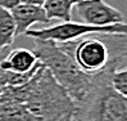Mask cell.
Here are the masks:
<instances>
[{
  "instance_id": "cell-15",
  "label": "cell",
  "mask_w": 127,
  "mask_h": 121,
  "mask_svg": "<svg viewBox=\"0 0 127 121\" xmlns=\"http://www.w3.org/2000/svg\"><path fill=\"white\" fill-rule=\"evenodd\" d=\"M71 1H72V3L74 4V5H76L77 3H80V1H82V0H71Z\"/></svg>"
},
{
  "instance_id": "cell-6",
  "label": "cell",
  "mask_w": 127,
  "mask_h": 121,
  "mask_svg": "<svg viewBox=\"0 0 127 121\" xmlns=\"http://www.w3.org/2000/svg\"><path fill=\"white\" fill-rule=\"evenodd\" d=\"M10 14L16 23V36L25 35L30 27L35 23H50V19L48 18L42 5H33V4H25L21 3L16 6Z\"/></svg>"
},
{
  "instance_id": "cell-3",
  "label": "cell",
  "mask_w": 127,
  "mask_h": 121,
  "mask_svg": "<svg viewBox=\"0 0 127 121\" xmlns=\"http://www.w3.org/2000/svg\"><path fill=\"white\" fill-rule=\"evenodd\" d=\"M114 67L94 75L90 90L77 104L72 121H127V98L118 94L110 84Z\"/></svg>"
},
{
  "instance_id": "cell-11",
  "label": "cell",
  "mask_w": 127,
  "mask_h": 121,
  "mask_svg": "<svg viewBox=\"0 0 127 121\" xmlns=\"http://www.w3.org/2000/svg\"><path fill=\"white\" fill-rule=\"evenodd\" d=\"M110 84L118 94L127 98V66L110 73Z\"/></svg>"
},
{
  "instance_id": "cell-9",
  "label": "cell",
  "mask_w": 127,
  "mask_h": 121,
  "mask_svg": "<svg viewBox=\"0 0 127 121\" xmlns=\"http://www.w3.org/2000/svg\"><path fill=\"white\" fill-rule=\"evenodd\" d=\"M0 121H36L22 103L0 102Z\"/></svg>"
},
{
  "instance_id": "cell-4",
  "label": "cell",
  "mask_w": 127,
  "mask_h": 121,
  "mask_svg": "<svg viewBox=\"0 0 127 121\" xmlns=\"http://www.w3.org/2000/svg\"><path fill=\"white\" fill-rule=\"evenodd\" d=\"M93 34H110V35H127V23H117L110 26H94L86 25L82 22H61L58 25L39 28V30H28L25 34L31 39L37 40H51L58 44H63L67 41H73L81 39L84 36Z\"/></svg>"
},
{
  "instance_id": "cell-12",
  "label": "cell",
  "mask_w": 127,
  "mask_h": 121,
  "mask_svg": "<svg viewBox=\"0 0 127 121\" xmlns=\"http://www.w3.org/2000/svg\"><path fill=\"white\" fill-rule=\"evenodd\" d=\"M22 1L21 0H0V9H4V10H13L16 6H18Z\"/></svg>"
},
{
  "instance_id": "cell-2",
  "label": "cell",
  "mask_w": 127,
  "mask_h": 121,
  "mask_svg": "<svg viewBox=\"0 0 127 121\" xmlns=\"http://www.w3.org/2000/svg\"><path fill=\"white\" fill-rule=\"evenodd\" d=\"M35 40V53L39 62L50 71L54 79L77 104L84 99L90 90L94 75L82 71L69 53H67L61 44L51 40Z\"/></svg>"
},
{
  "instance_id": "cell-8",
  "label": "cell",
  "mask_w": 127,
  "mask_h": 121,
  "mask_svg": "<svg viewBox=\"0 0 127 121\" xmlns=\"http://www.w3.org/2000/svg\"><path fill=\"white\" fill-rule=\"evenodd\" d=\"M74 4L71 0H45L42 8L50 21L58 19L61 22L72 21V10Z\"/></svg>"
},
{
  "instance_id": "cell-5",
  "label": "cell",
  "mask_w": 127,
  "mask_h": 121,
  "mask_svg": "<svg viewBox=\"0 0 127 121\" xmlns=\"http://www.w3.org/2000/svg\"><path fill=\"white\" fill-rule=\"evenodd\" d=\"M82 23L94 26H110L123 22V14L103 0H82L74 5Z\"/></svg>"
},
{
  "instance_id": "cell-10",
  "label": "cell",
  "mask_w": 127,
  "mask_h": 121,
  "mask_svg": "<svg viewBox=\"0 0 127 121\" xmlns=\"http://www.w3.org/2000/svg\"><path fill=\"white\" fill-rule=\"evenodd\" d=\"M16 39V23L10 12L0 9V54Z\"/></svg>"
},
{
  "instance_id": "cell-14",
  "label": "cell",
  "mask_w": 127,
  "mask_h": 121,
  "mask_svg": "<svg viewBox=\"0 0 127 121\" xmlns=\"http://www.w3.org/2000/svg\"><path fill=\"white\" fill-rule=\"evenodd\" d=\"M3 89H4V84L1 81H0V94H1V92H3Z\"/></svg>"
},
{
  "instance_id": "cell-7",
  "label": "cell",
  "mask_w": 127,
  "mask_h": 121,
  "mask_svg": "<svg viewBox=\"0 0 127 121\" xmlns=\"http://www.w3.org/2000/svg\"><path fill=\"white\" fill-rule=\"evenodd\" d=\"M39 64L35 53L27 48H16L6 57L0 58V70L26 73L32 71Z\"/></svg>"
},
{
  "instance_id": "cell-16",
  "label": "cell",
  "mask_w": 127,
  "mask_h": 121,
  "mask_svg": "<svg viewBox=\"0 0 127 121\" xmlns=\"http://www.w3.org/2000/svg\"><path fill=\"white\" fill-rule=\"evenodd\" d=\"M63 121H72V119H69V120H63Z\"/></svg>"
},
{
  "instance_id": "cell-13",
  "label": "cell",
  "mask_w": 127,
  "mask_h": 121,
  "mask_svg": "<svg viewBox=\"0 0 127 121\" xmlns=\"http://www.w3.org/2000/svg\"><path fill=\"white\" fill-rule=\"evenodd\" d=\"M25 4H33V5H42L45 0H21Z\"/></svg>"
},
{
  "instance_id": "cell-1",
  "label": "cell",
  "mask_w": 127,
  "mask_h": 121,
  "mask_svg": "<svg viewBox=\"0 0 127 121\" xmlns=\"http://www.w3.org/2000/svg\"><path fill=\"white\" fill-rule=\"evenodd\" d=\"M25 106L36 121L69 120L77 111V103L42 64L28 80Z\"/></svg>"
}]
</instances>
